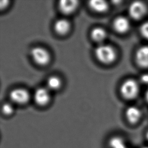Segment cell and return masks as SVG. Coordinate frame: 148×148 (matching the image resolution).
<instances>
[{"label":"cell","mask_w":148,"mask_h":148,"mask_svg":"<svg viewBox=\"0 0 148 148\" xmlns=\"http://www.w3.org/2000/svg\"><path fill=\"white\" fill-rule=\"evenodd\" d=\"M29 97L28 92L24 88H16L13 90L10 93L11 100L16 103H24L28 100Z\"/></svg>","instance_id":"obj_5"},{"label":"cell","mask_w":148,"mask_h":148,"mask_svg":"<svg viewBox=\"0 0 148 148\" xmlns=\"http://www.w3.org/2000/svg\"><path fill=\"white\" fill-rule=\"evenodd\" d=\"M120 91L121 95L126 99L135 98L139 92V86L137 82L133 79L125 80L121 86Z\"/></svg>","instance_id":"obj_2"},{"label":"cell","mask_w":148,"mask_h":148,"mask_svg":"<svg viewBox=\"0 0 148 148\" xmlns=\"http://www.w3.org/2000/svg\"><path fill=\"white\" fill-rule=\"evenodd\" d=\"M2 111L6 114H10L13 112V107L8 103H4L2 106Z\"/></svg>","instance_id":"obj_17"},{"label":"cell","mask_w":148,"mask_h":148,"mask_svg":"<svg viewBox=\"0 0 148 148\" xmlns=\"http://www.w3.org/2000/svg\"><path fill=\"white\" fill-rule=\"evenodd\" d=\"M140 80L142 83L145 84H148V73L143 74L141 76Z\"/></svg>","instance_id":"obj_18"},{"label":"cell","mask_w":148,"mask_h":148,"mask_svg":"<svg viewBox=\"0 0 148 148\" xmlns=\"http://www.w3.org/2000/svg\"><path fill=\"white\" fill-rule=\"evenodd\" d=\"M140 31L142 35L148 40V22L145 23L141 25Z\"/></svg>","instance_id":"obj_16"},{"label":"cell","mask_w":148,"mask_h":148,"mask_svg":"<svg viewBox=\"0 0 148 148\" xmlns=\"http://www.w3.org/2000/svg\"><path fill=\"white\" fill-rule=\"evenodd\" d=\"M146 100H147V101L148 102V90L147 91L146 94Z\"/></svg>","instance_id":"obj_20"},{"label":"cell","mask_w":148,"mask_h":148,"mask_svg":"<svg viewBox=\"0 0 148 148\" xmlns=\"http://www.w3.org/2000/svg\"><path fill=\"white\" fill-rule=\"evenodd\" d=\"M56 31L61 35L65 34L70 29V24L69 21L64 18H61L56 21L54 24Z\"/></svg>","instance_id":"obj_11"},{"label":"cell","mask_w":148,"mask_h":148,"mask_svg":"<svg viewBox=\"0 0 148 148\" xmlns=\"http://www.w3.org/2000/svg\"><path fill=\"white\" fill-rule=\"evenodd\" d=\"M91 36L92 38L97 42H101L105 39L106 36V32L105 30L101 27L94 28L91 32Z\"/></svg>","instance_id":"obj_14"},{"label":"cell","mask_w":148,"mask_h":148,"mask_svg":"<svg viewBox=\"0 0 148 148\" xmlns=\"http://www.w3.org/2000/svg\"><path fill=\"white\" fill-rule=\"evenodd\" d=\"M47 86L49 89L56 90L61 86V80L56 76H51L47 80Z\"/></svg>","instance_id":"obj_15"},{"label":"cell","mask_w":148,"mask_h":148,"mask_svg":"<svg viewBox=\"0 0 148 148\" xmlns=\"http://www.w3.org/2000/svg\"><path fill=\"white\" fill-rule=\"evenodd\" d=\"M142 148H148V146H145V147H143Z\"/></svg>","instance_id":"obj_22"},{"label":"cell","mask_w":148,"mask_h":148,"mask_svg":"<svg viewBox=\"0 0 148 148\" xmlns=\"http://www.w3.org/2000/svg\"><path fill=\"white\" fill-rule=\"evenodd\" d=\"M31 56L36 64L42 65L47 64L50 59V54L47 50L40 47H35L32 49Z\"/></svg>","instance_id":"obj_3"},{"label":"cell","mask_w":148,"mask_h":148,"mask_svg":"<svg viewBox=\"0 0 148 148\" xmlns=\"http://www.w3.org/2000/svg\"><path fill=\"white\" fill-rule=\"evenodd\" d=\"M146 138H147V140H148V131H147V133H146Z\"/></svg>","instance_id":"obj_21"},{"label":"cell","mask_w":148,"mask_h":148,"mask_svg":"<svg viewBox=\"0 0 148 148\" xmlns=\"http://www.w3.org/2000/svg\"><path fill=\"white\" fill-rule=\"evenodd\" d=\"M136 61L138 64L143 68L148 67V46L140 47L136 53Z\"/></svg>","instance_id":"obj_7"},{"label":"cell","mask_w":148,"mask_h":148,"mask_svg":"<svg viewBox=\"0 0 148 148\" xmlns=\"http://www.w3.org/2000/svg\"><path fill=\"white\" fill-rule=\"evenodd\" d=\"M128 121L131 124H135L140 118L141 113L140 110L135 106H130L127 108L125 112Z\"/></svg>","instance_id":"obj_10"},{"label":"cell","mask_w":148,"mask_h":148,"mask_svg":"<svg viewBox=\"0 0 148 148\" xmlns=\"http://www.w3.org/2000/svg\"><path fill=\"white\" fill-rule=\"evenodd\" d=\"M78 2L77 1L62 0L59 2L60 10L64 13L68 14L75 11L77 6Z\"/></svg>","instance_id":"obj_9"},{"label":"cell","mask_w":148,"mask_h":148,"mask_svg":"<svg viewBox=\"0 0 148 148\" xmlns=\"http://www.w3.org/2000/svg\"><path fill=\"white\" fill-rule=\"evenodd\" d=\"M108 146L109 148H128L125 140L119 136H114L108 140Z\"/></svg>","instance_id":"obj_12"},{"label":"cell","mask_w":148,"mask_h":148,"mask_svg":"<svg viewBox=\"0 0 148 148\" xmlns=\"http://www.w3.org/2000/svg\"><path fill=\"white\" fill-rule=\"evenodd\" d=\"M90 8L97 12H104L108 8V5L104 1H91L89 2Z\"/></svg>","instance_id":"obj_13"},{"label":"cell","mask_w":148,"mask_h":148,"mask_svg":"<svg viewBox=\"0 0 148 148\" xmlns=\"http://www.w3.org/2000/svg\"><path fill=\"white\" fill-rule=\"evenodd\" d=\"M114 28L119 33H125L130 28L129 20L125 17L120 16L117 17L113 23Z\"/></svg>","instance_id":"obj_8"},{"label":"cell","mask_w":148,"mask_h":148,"mask_svg":"<svg viewBox=\"0 0 148 148\" xmlns=\"http://www.w3.org/2000/svg\"><path fill=\"white\" fill-rule=\"evenodd\" d=\"M146 12V7L144 3L140 1L132 2L129 8V13L130 16L135 20L140 19Z\"/></svg>","instance_id":"obj_4"},{"label":"cell","mask_w":148,"mask_h":148,"mask_svg":"<svg viewBox=\"0 0 148 148\" xmlns=\"http://www.w3.org/2000/svg\"><path fill=\"white\" fill-rule=\"evenodd\" d=\"M97 58L103 64H110L114 61L116 53L114 48L108 45H101L95 50Z\"/></svg>","instance_id":"obj_1"},{"label":"cell","mask_w":148,"mask_h":148,"mask_svg":"<svg viewBox=\"0 0 148 148\" xmlns=\"http://www.w3.org/2000/svg\"><path fill=\"white\" fill-rule=\"evenodd\" d=\"M34 98L35 102L39 105L46 104L50 99L49 90L44 87L38 88L34 92Z\"/></svg>","instance_id":"obj_6"},{"label":"cell","mask_w":148,"mask_h":148,"mask_svg":"<svg viewBox=\"0 0 148 148\" xmlns=\"http://www.w3.org/2000/svg\"><path fill=\"white\" fill-rule=\"evenodd\" d=\"M8 1H1V2H0L1 8H3L5 7L8 5Z\"/></svg>","instance_id":"obj_19"}]
</instances>
